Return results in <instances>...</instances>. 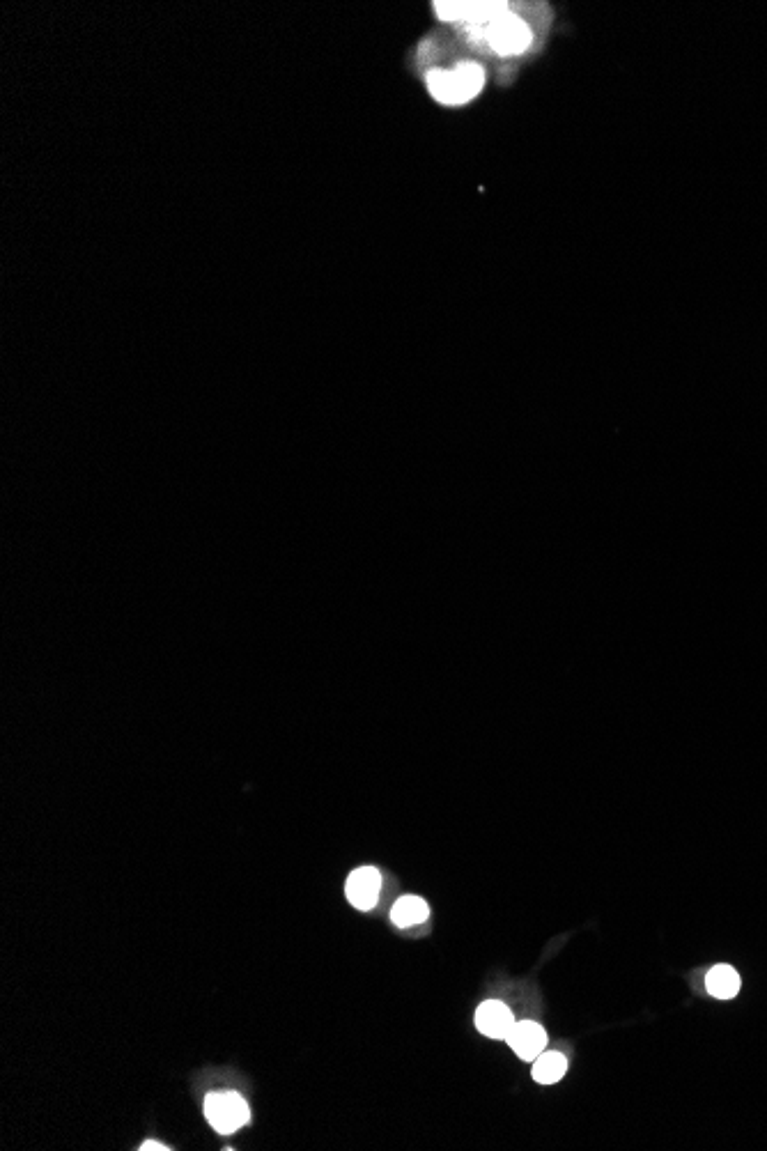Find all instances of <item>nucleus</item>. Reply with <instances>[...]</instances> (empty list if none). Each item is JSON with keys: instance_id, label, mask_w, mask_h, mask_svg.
<instances>
[{"instance_id": "nucleus-1", "label": "nucleus", "mask_w": 767, "mask_h": 1151, "mask_svg": "<svg viewBox=\"0 0 767 1151\" xmlns=\"http://www.w3.org/2000/svg\"><path fill=\"white\" fill-rule=\"evenodd\" d=\"M536 5L510 3H435L437 17L460 30L469 49L499 60H519L538 44V26L529 19Z\"/></svg>"}, {"instance_id": "nucleus-2", "label": "nucleus", "mask_w": 767, "mask_h": 1151, "mask_svg": "<svg viewBox=\"0 0 767 1151\" xmlns=\"http://www.w3.org/2000/svg\"><path fill=\"white\" fill-rule=\"evenodd\" d=\"M487 69L476 60H460L451 67H432L425 83L430 95L444 106H462L476 99L485 88Z\"/></svg>"}, {"instance_id": "nucleus-3", "label": "nucleus", "mask_w": 767, "mask_h": 1151, "mask_svg": "<svg viewBox=\"0 0 767 1151\" xmlns=\"http://www.w3.org/2000/svg\"><path fill=\"white\" fill-rule=\"evenodd\" d=\"M205 1117L216 1133L230 1135L249 1122L251 1110L237 1092H212L205 1099Z\"/></svg>"}, {"instance_id": "nucleus-4", "label": "nucleus", "mask_w": 767, "mask_h": 1151, "mask_svg": "<svg viewBox=\"0 0 767 1151\" xmlns=\"http://www.w3.org/2000/svg\"><path fill=\"white\" fill-rule=\"evenodd\" d=\"M379 892H382V874L375 867H361L347 878L345 894L356 910L375 908Z\"/></svg>"}, {"instance_id": "nucleus-5", "label": "nucleus", "mask_w": 767, "mask_h": 1151, "mask_svg": "<svg viewBox=\"0 0 767 1151\" xmlns=\"http://www.w3.org/2000/svg\"><path fill=\"white\" fill-rule=\"evenodd\" d=\"M508 1046L515 1050L519 1060L536 1062V1057L547 1050L545 1027L533 1021H519L506 1037Z\"/></svg>"}, {"instance_id": "nucleus-6", "label": "nucleus", "mask_w": 767, "mask_h": 1151, "mask_svg": "<svg viewBox=\"0 0 767 1151\" xmlns=\"http://www.w3.org/2000/svg\"><path fill=\"white\" fill-rule=\"evenodd\" d=\"M515 1023L513 1011L501 1000H485L476 1011V1027L490 1039H506Z\"/></svg>"}, {"instance_id": "nucleus-7", "label": "nucleus", "mask_w": 767, "mask_h": 1151, "mask_svg": "<svg viewBox=\"0 0 767 1151\" xmlns=\"http://www.w3.org/2000/svg\"><path fill=\"white\" fill-rule=\"evenodd\" d=\"M705 988L712 998L731 1000L740 991V975L731 965H715L705 977Z\"/></svg>"}, {"instance_id": "nucleus-8", "label": "nucleus", "mask_w": 767, "mask_h": 1151, "mask_svg": "<svg viewBox=\"0 0 767 1151\" xmlns=\"http://www.w3.org/2000/svg\"><path fill=\"white\" fill-rule=\"evenodd\" d=\"M428 917H430V908H428V903L421 899V896H402V899L395 901V906L391 908L393 924L400 926V929H405V926L423 924Z\"/></svg>"}, {"instance_id": "nucleus-9", "label": "nucleus", "mask_w": 767, "mask_h": 1151, "mask_svg": "<svg viewBox=\"0 0 767 1151\" xmlns=\"http://www.w3.org/2000/svg\"><path fill=\"white\" fill-rule=\"evenodd\" d=\"M565 1071H568L565 1055L556 1053V1050H549V1053L545 1050V1053L536 1057V1064H533V1080L540 1085H554L565 1076Z\"/></svg>"}, {"instance_id": "nucleus-10", "label": "nucleus", "mask_w": 767, "mask_h": 1151, "mask_svg": "<svg viewBox=\"0 0 767 1151\" xmlns=\"http://www.w3.org/2000/svg\"><path fill=\"white\" fill-rule=\"evenodd\" d=\"M168 1149H170V1147L161 1145V1142H154V1140H147V1142H143V1145H141V1151H168Z\"/></svg>"}]
</instances>
